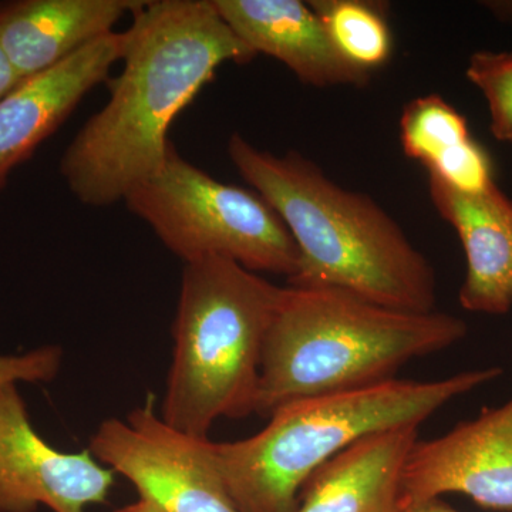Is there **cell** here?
I'll list each match as a JSON object with an SVG mask.
<instances>
[{"label": "cell", "instance_id": "cell-12", "mask_svg": "<svg viewBox=\"0 0 512 512\" xmlns=\"http://www.w3.org/2000/svg\"><path fill=\"white\" fill-rule=\"evenodd\" d=\"M148 0H8L0 2V49L23 77L53 69L116 32Z\"/></svg>", "mask_w": 512, "mask_h": 512}, {"label": "cell", "instance_id": "cell-10", "mask_svg": "<svg viewBox=\"0 0 512 512\" xmlns=\"http://www.w3.org/2000/svg\"><path fill=\"white\" fill-rule=\"evenodd\" d=\"M123 47V32L100 37L53 69L23 80L0 100V192L13 170L59 130L84 96L109 79Z\"/></svg>", "mask_w": 512, "mask_h": 512}, {"label": "cell", "instance_id": "cell-2", "mask_svg": "<svg viewBox=\"0 0 512 512\" xmlns=\"http://www.w3.org/2000/svg\"><path fill=\"white\" fill-rule=\"evenodd\" d=\"M227 150L291 232L299 258L289 286L339 289L396 311H436L433 266L373 198L336 184L296 151L278 156L238 133Z\"/></svg>", "mask_w": 512, "mask_h": 512}, {"label": "cell", "instance_id": "cell-18", "mask_svg": "<svg viewBox=\"0 0 512 512\" xmlns=\"http://www.w3.org/2000/svg\"><path fill=\"white\" fill-rule=\"evenodd\" d=\"M62 357V349L56 346H43L23 355L0 356V389L19 382H52L62 366Z\"/></svg>", "mask_w": 512, "mask_h": 512}, {"label": "cell", "instance_id": "cell-14", "mask_svg": "<svg viewBox=\"0 0 512 512\" xmlns=\"http://www.w3.org/2000/svg\"><path fill=\"white\" fill-rule=\"evenodd\" d=\"M419 427L370 434L316 471L295 512H402V476Z\"/></svg>", "mask_w": 512, "mask_h": 512}, {"label": "cell", "instance_id": "cell-22", "mask_svg": "<svg viewBox=\"0 0 512 512\" xmlns=\"http://www.w3.org/2000/svg\"><path fill=\"white\" fill-rule=\"evenodd\" d=\"M488 5L498 18L512 20V2H491Z\"/></svg>", "mask_w": 512, "mask_h": 512}, {"label": "cell", "instance_id": "cell-3", "mask_svg": "<svg viewBox=\"0 0 512 512\" xmlns=\"http://www.w3.org/2000/svg\"><path fill=\"white\" fill-rule=\"evenodd\" d=\"M450 313L384 308L330 288H284L266 335L255 414L396 379L407 363L466 338Z\"/></svg>", "mask_w": 512, "mask_h": 512}, {"label": "cell", "instance_id": "cell-16", "mask_svg": "<svg viewBox=\"0 0 512 512\" xmlns=\"http://www.w3.org/2000/svg\"><path fill=\"white\" fill-rule=\"evenodd\" d=\"M336 50L357 69L372 73L389 62L393 36L387 6L369 0H311Z\"/></svg>", "mask_w": 512, "mask_h": 512}, {"label": "cell", "instance_id": "cell-6", "mask_svg": "<svg viewBox=\"0 0 512 512\" xmlns=\"http://www.w3.org/2000/svg\"><path fill=\"white\" fill-rule=\"evenodd\" d=\"M124 202L184 264L217 256L255 274H295L298 248L278 212L258 192L221 183L174 146Z\"/></svg>", "mask_w": 512, "mask_h": 512}, {"label": "cell", "instance_id": "cell-11", "mask_svg": "<svg viewBox=\"0 0 512 512\" xmlns=\"http://www.w3.org/2000/svg\"><path fill=\"white\" fill-rule=\"evenodd\" d=\"M235 35L255 53L274 57L313 87L369 83L370 73L350 64L301 0H212Z\"/></svg>", "mask_w": 512, "mask_h": 512}, {"label": "cell", "instance_id": "cell-21", "mask_svg": "<svg viewBox=\"0 0 512 512\" xmlns=\"http://www.w3.org/2000/svg\"><path fill=\"white\" fill-rule=\"evenodd\" d=\"M116 512H163L156 505L151 504L150 501L140 500L137 503L126 505V507L119 508Z\"/></svg>", "mask_w": 512, "mask_h": 512}, {"label": "cell", "instance_id": "cell-13", "mask_svg": "<svg viewBox=\"0 0 512 512\" xmlns=\"http://www.w3.org/2000/svg\"><path fill=\"white\" fill-rule=\"evenodd\" d=\"M430 195L460 237L467 271L460 289L466 311L505 315L512 308V200L497 185L467 194L430 177Z\"/></svg>", "mask_w": 512, "mask_h": 512}, {"label": "cell", "instance_id": "cell-19", "mask_svg": "<svg viewBox=\"0 0 512 512\" xmlns=\"http://www.w3.org/2000/svg\"><path fill=\"white\" fill-rule=\"evenodd\" d=\"M22 76L16 72L15 67L9 62L8 57L0 49V100L5 99L9 93H12L20 83L23 82Z\"/></svg>", "mask_w": 512, "mask_h": 512}, {"label": "cell", "instance_id": "cell-15", "mask_svg": "<svg viewBox=\"0 0 512 512\" xmlns=\"http://www.w3.org/2000/svg\"><path fill=\"white\" fill-rule=\"evenodd\" d=\"M400 140L407 157L454 190L477 194L495 184L487 151L471 137L467 120L437 94L417 97L404 107Z\"/></svg>", "mask_w": 512, "mask_h": 512}, {"label": "cell", "instance_id": "cell-5", "mask_svg": "<svg viewBox=\"0 0 512 512\" xmlns=\"http://www.w3.org/2000/svg\"><path fill=\"white\" fill-rule=\"evenodd\" d=\"M284 288L229 259L185 264L161 417L195 437L255 413L262 353Z\"/></svg>", "mask_w": 512, "mask_h": 512}, {"label": "cell", "instance_id": "cell-7", "mask_svg": "<svg viewBox=\"0 0 512 512\" xmlns=\"http://www.w3.org/2000/svg\"><path fill=\"white\" fill-rule=\"evenodd\" d=\"M89 451L163 512H239L215 464L212 441L170 426L151 396L126 419L104 420Z\"/></svg>", "mask_w": 512, "mask_h": 512}, {"label": "cell", "instance_id": "cell-4", "mask_svg": "<svg viewBox=\"0 0 512 512\" xmlns=\"http://www.w3.org/2000/svg\"><path fill=\"white\" fill-rule=\"evenodd\" d=\"M501 375V367H485L431 382L394 379L296 400L276 409L254 436L212 441V454L239 512H295L309 478L356 441L394 427H420Z\"/></svg>", "mask_w": 512, "mask_h": 512}, {"label": "cell", "instance_id": "cell-20", "mask_svg": "<svg viewBox=\"0 0 512 512\" xmlns=\"http://www.w3.org/2000/svg\"><path fill=\"white\" fill-rule=\"evenodd\" d=\"M402 512H460L450 504L444 503L441 498L436 500L424 501V503L403 505Z\"/></svg>", "mask_w": 512, "mask_h": 512}, {"label": "cell", "instance_id": "cell-9", "mask_svg": "<svg viewBox=\"0 0 512 512\" xmlns=\"http://www.w3.org/2000/svg\"><path fill=\"white\" fill-rule=\"evenodd\" d=\"M446 494L512 512V397L443 436L414 443L403 468V505Z\"/></svg>", "mask_w": 512, "mask_h": 512}, {"label": "cell", "instance_id": "cell-17", "mask_svg": "<svg viewBox=\"0 0 512 512\" xmlns=\"http://www.w3.org/2000/svg\"><path fill=\"white\" fill-rule=\"evenodd\" d=\"M466 74L487 100L491 133L512 143V52H476Z\"/></svg>", "mask_w": 512, "mask_h": 512}, {"label": "cell", "instance_id": "cell-1", "mask_svg": "<svg viewBox=\"0 0 512 512\" xmlns=\"http://www.w3.org/2000/svg\"><path fill=\"white\" fill-rule=\"evenodd\" d=\"M123 69L60 160L77 201L110 207L163 167L174 120L222 64L256 56L212 0H148L124 30Z\"/></svg>", "mask_w": 512, "mask_h": 512}, {"label": "cell", "instance_id": "cell-8", "mask_svg": "<svg viewBox=\"0 0 512 512\" xmlns=\"http://www.w3.org/2000/svg\"><path fill=\"white\" fill-rule=\"evenodd\" d=\"M114 471L89 450H57L30 423L18 386L0 389V512H84L103 504Z\"/></svg>", "mask_w": 512, "mask_h": 512}]
</instances>
